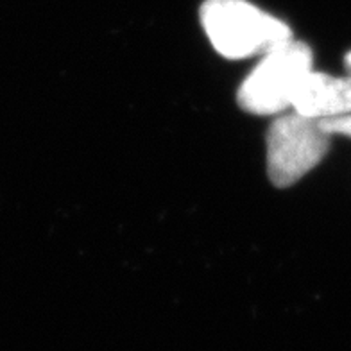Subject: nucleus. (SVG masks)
I'll return each mask as SVG.
<instances>
[{"label": "nucleus", "mask_w": 351, "mask_h": 351, "mask_svg": "<svg viewBox=\"0 0 351 351\" xmlns=\"http://www.w3.org/2000/svg\"><path fill=\"white\" fill-rule=\"evenodd\" d=\"M201 23L213 49L228 60L262 56L292 40L285 22L247 0H204Z\"/></svg>", "instance_id": "nucleus-1"}, {"label": "nucleus", "mask_w": 351, "mask_h": 351, "mask_svg": "<svg viewBox=\"0 0 351 351\" xmlns=\"http://www.w3.org/2000/svg\"><path fill=\"white\" fill-rule=\"evenodd\" d=\"M314 63L312 49L298 40H289L262 54L258 65L244 79L237 102L253 115H278L292 108V101Z\"/></svg>", "instance_id": "nucleus-2"}, {"label": "nucleus", "mask_w": 351, "mask_h": 351, "mask_svg": "<svg viewBox=\"0 0 351 351\" xmlns=\"http://www.w3.org/2000/svg\"><path fill=\"white\" fill-rule=\"evenodd\" d=\"M330 134L321 122L296 111L274 119L267 131V174L278 189H287L321 163Z\"/></svg>", "instance_id": "nucleus-3"}, {"label": "nucleus", "mask_w": 351, "mask_h": 351, "mask_svg": "<svg viewBox=\"0 0 351 351\" xmlns=\"http://www.w3.org/2000/svg\"><path fill=\"white\" fill-rule=\"evenodd\" d=\"M292 111L314 121L351 115V77H333L310 70L298 88Z\"/></svg>", "instance_id": "nucleus-4"}, {"label": "nucleus", "mask_w": 351, "mask_h": 351, "mask_svg": "<svg viewBox=\"0 0 351 351\" xmlns=\"http://www.w3.org/2000/svg\"><path fill=\"white\" fill-rule=\"evenodd\" d=\"M319 122H321V128H323L330 136H332V134H342V136H350L351 138V115L335 117V119H324V121Z\"/></svg>", "instance_id": "nucleus-5"}, {"label": "nucleus", "mask_w": 351, "mask_h": 351, "mask_svg": "<svg viewBox=\"0 0 351 351\" xmlns=\"http://www.w3.org/2000/svg\"><path fill=\"white\" fill-rule=\"evenodd\" d=\"M346 66L350 69V72H351V52L346 56Z\"/></svg>", "instance_id": "nucleus-6"}]
</instances>
